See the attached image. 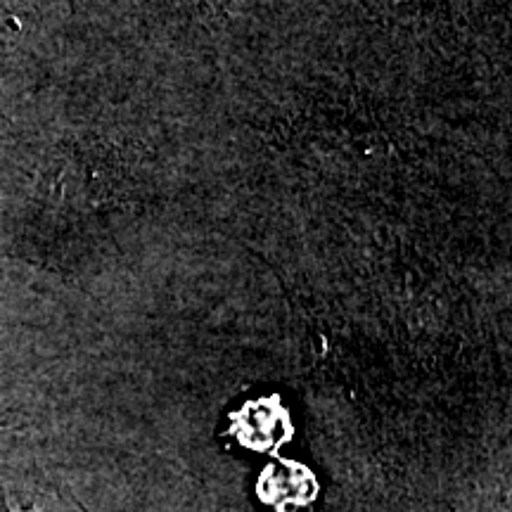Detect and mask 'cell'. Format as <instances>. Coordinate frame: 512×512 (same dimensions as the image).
Listing matches in <instances>:
<instances>
[{"label": "cell", "instance_id": "cell-1", "mask_svg": "<svg viewBox=\"0 0 512 512\" xmlns=\"http://www.w3.org/2000/svg\"><path fill=\"white\" fill-rule=\"evenodd\" d=\"M3 512H36V503L22 501L8 484H3Z\"/></svg>", "mask_w": 512, "mask_h": 512}]
</instances>
